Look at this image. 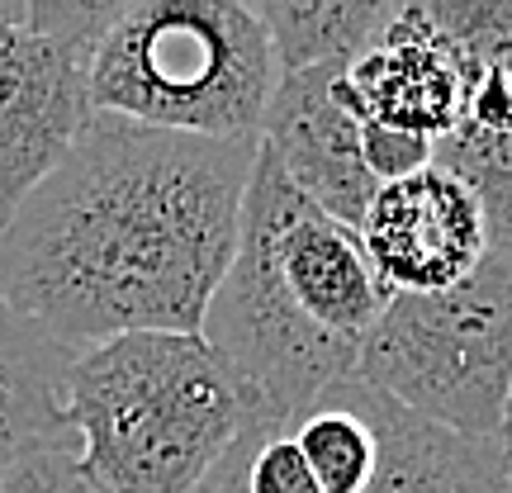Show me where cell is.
Returning <instances> with one entry per match:
<instances>
[{
    "instance_id": "1",
    "label": "cell",
    "mask_w": 512,
    "mask_h": 493,
    "mask_svg": "<svg viewBox=\"0 0 512 493\" xmlns=\"http://www.w3.org/2000/svg\"><path fill=\"white\" fill-rule=\"evenodd\" d=\"M256 147L95 114L0 228V294L67 351L200 332L238 252Z\"/></svg>"
},
{
    "instance_id": "2",
    "label": "cell",
    "mask_w": 512,
    "mask_h": 493,
    "mask_svg": "<svg viewBox=\"0 0 512 493\" xmlns=\"http://www.w3.org/2000/svg\"><path fill=\"white\" fill-rule=\"evenodd\" d=\"M389 294L361 238L309 204L271 147H256L238 219V252L209 299L200 337L252 394L271 427H290L356 361Z\"/></svg>"
},
{
    "instance_id": "3",
    "label": "cell",
    "mask_w": 512,
    "mask_h": 493,
    "mask_svg": "<svg viewBox=\"0 0 512 493\" xmlns=\"http://www.w3.org/2000/svg\"><path fill=\"white\" fill-rule=\"evenodd\" d=\"M62 413L100 493H190L266 422L200 332H128L72 351Z\"/></svg>"
},
{
    "instance_id": "4",
    "label": "cell",
    "mask_w": 512,
    "mask_h": 493,
    "mask_svg": "<svg viewBox=\"0 0 512 493\" xmlns=\"http://www.w3.org/2000/svg\"><path fill=\"white\" fill-rule=\"evenodd\" d=\"M271 34L242 0H128L91 57V110L185 138H261Z\"/></svg>"
},
{
    "instance_id": "5",
    "label": "cell",
    "mask_w": 512,
    "mask_h": 493,
    "mask_svg": "<svg viewBox=\"0 0 512 493\" xmlns=\"http://www.w3.org/2000/svg\"><path fill=\"white\" fill-rule=\"evenodd\" d=\"M356 380L460 437L498 441L512 394V242L441 294H389Z\"/></svg>"
},
{
    "instance_id": "6",
    "label": "cell",
    "mask_w": 512,
    "mask_h": 493,
    "mask_svg": "<svg viewBox=\"0 0 512 493\" xmlns=\"http://www.w3.org/2000/svg\"><path fill=\"white\" fill-rule=\"evenodd\" d=\"M119 5L29 0L0 48V228L95 119L91 57Z\"/></svg>"
},
{
    "instance_id": "7",
    "label": "cell",
    "mask_w": 512,
    "mask_h": 493,
    "mask_svg": "<svg viewBox=\"0 0 512 493\" xmlns=\"http://www.w3.org/2000/svg\"><path fill=\"white\" fill-rule=\"evenodd\" d=\"M356 238L384 294H441L489 252V223L475 190L446 166H422L370 195Z\"/></svg>"
},
{
    "instance_id": "8",
    "label": "cell",
    "mask_w": 512,
    "mask_h": 493,
    "mask_svg": "<svg viewBox=\"0 0 512 493\" xmlns=\"http://www.w3.org/2000/svg\"><path fill=\"white\" fill-rule=\"evenodd\" d=\"M337 95L361 124L441 143L465 110V62L441 38L427 0L399 5L384 34L337 76Z\"/></svg>"
},
{
    "instance_id": "9",
    "label": "cell",
    "mask_w": 512,
    "mask_h": 493,
    "mask_svg": "<svg viewBox=\"0 0 512 493\" xmlns=\"http://www.w3.org/2000/svg\"><path fill=\"white\" fill-rule=\"evenodd\" d=\"M342 72L347 67H313V72L280 76L266 119H261V147H271L285 181L304 200L356 233L380 185L361 157V119L337 95Z\"/></svg>"
},
{
    "instance_id": "10",
    "label": "cell",
    "mask_w": 512,
    "mask_h": 493,
    "mask_svg": "<svg viewBox=\"0 0 512 493\" xmlns=\"http://www.w3.org/2000/svg\"><path fill=\"white\" fill-rule=\"evenodd\" d=\"M332 394L347 399L375 437V470L361 493H503L508 484L503 441L460 437L361 380L332 384Z\"/></svg>"
},
{
    "instance_id": "11",
    "label": "cell",
    "mask_w": 512,
    "mask_h": 493,
    "mask_svg": "<svg viewBox=\"0 0 512 493\" xmlns=\"http://www.w3.org/2000/svg\"><path fill=\"white\" fill-rule=\"evenodd\" d=\"M67 366L72 351L19 318L0 294V479L24 456L72 441L62 413Z\"/></svg>"
},
{
    "instance_id": "12",
    "label": "cell",
    "mask_w": 512,
    "mask_h": 493,
    "mask_svg": "<svg viewBox=\"0 0 512 493\" xmlns=\"http://www.w3.org/2000/svg\"><path fill=\"white\" fill-rule=\"evenodd\" d=\"M252 10L271 34L275 76H294L351 67L399 15V0H266Z\"/></svg>"
},
{
    "instance_id": "13",
    "label": "cell",
    "mask_w": 512,
    "mask_h": 493,
    "mask_svg": "<svg viewBox=\"0 0 512 493\" xmlns=\"http://www.w3.org/2000/svg\"><path fill=\"white\" fill-rule=\"evenodd\" d=\"M427 10L465 62L456 128L512 138V0H427Z\"/></svg>"
},
{
    "instance_id": "14",
    "label": "cell",
    "mask_w": 512,
    "mask_h": 493,
    "mask_svg": "<svg viewBox=\"0 0 512 493\" xmlns=\"http://www.w3.org/2000/svg\"><path fill=\"white\" fill-rule=\"evenodd\" d=\"M290 437L323 493H361L375 470V437L370 422L337 394H323L309 413L290 422Z\"/></svg>"
},
{
    "instance_id": "15",
    "label": "cell",
    "mask_w": 512,
    "mask_h": 493,
    "mask_svg": "<svg viewBox=\"0 0 512 493\" xmlns=\"http://www.w3.org/2000/svg\"><path fill=\"white\" fill-rule=\"evenodd\" d=\"M437 166L475 190L489 223V242H512V138L451 128L437 143Z\"/></svg>"
},
{
    "instance_id": "16",
    "label": "cell",
    "mask_w": 512,
    "mask_h": 493,
    "mask_svg": "<svg viewBox=\"0 0 512 493\" xmlns=\"http://www.w3.org/2000/svg\"><path fill=\"white\" fill-rule=\"evenodd\" d=\"M247 493H323L294 446L290 427H266L247 456Z\"/></svg>"
},
{
    "instance_id": "17",
    "label": "cell",
    "mask_w": 512,
    "mask_h": 493,
    "mask_svg": "<svg viewBox=\"0 0 512 493\" xmlns=\"http://www.w3.org/2000/svg\"><path fill=\"white\" fill-rule=\"evenodd\" d=\"M361 157H366V171L375 176V185H389L437 162V143H427L418 133H399V128L361 124Z\"/></svg>"
},
{
    "instance_id": "18",
    "label": "cell",
    "mask_w": 512,
    "mask_h": 493,
    "mask_svg": "<svg viewBox=\"0 0 512 493\" xmlns=\"http://www.w3.org/2000/svg\"><path fill=\"white\" fill-rule=\"evenodd\" d=\"M0 493H100L76 465V446H43L0 479Z\"/></svg>"
},
{
    "instance_id": "19",
    "label": "cell",
    "mask_w": 512,
    "mask_h": 493,
    "mask_svg": "<svg viewBox=\"0 0 512 493\" xmlns=\"http://www.w3.org/2000/svg\"><path fill=\"white\" fill-rule=\"evenodd\" d=\"M261 432H266V422H252L190 493H247V456H252V441L261 437Z\"/></svg>"
},
{
    "instance_id": "20",
    "label": "cell",
    "mask_w": 512,
    "mask_h": 493,
    "mask_svg": "<svg viewBox=\"0 0 512 493\" xmlns=\"http://www.w3.org/2000/svg\"><path fill=\"white\" fill-rule=\"evenodd\" d=\"M19 34V5H0V48Z\"/></svg>"
},
{
    "instance_id": "21",
    "label": "cell",
    "mask_w": 512,
    "mask_h": 493,
    "mask_svg": "<svg viewBox=\"0 0 512 493\" xmlns=\"http://www.w3.org/2000/svg\"><path fill=\"white\" fill-rule=\"evenodd\" d=\"M498 441H503V451L512 460V394H508V408H503V427H498Z\"/></svg>"
},
{
    "instance_id": "22",
    "label": "cell",
    "mask_w": 512,
    "mask_h": 493,
    "mask_svg": "<svg viewBox=\"0 0 512 493\" xmlns=\"http://www.w3.org/2000/svg\"><path fill=\"white\" fill-rule=\"evenodd\" d=\"M503 493H512V465H508V484H503Z\"/></svg>"
}]
</instances>
